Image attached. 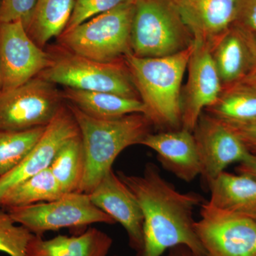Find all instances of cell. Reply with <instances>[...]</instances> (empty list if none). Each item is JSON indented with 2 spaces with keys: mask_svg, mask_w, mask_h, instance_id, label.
I'll list each match as a JSON object with an SVG mask.
<instances>
[{
  "mask_svg": "<svg viewBox=\"0 0 256 256\" xmlns=\"http://www.w3.org/2000/svg\"><path fill=\"white\" fill-rule=\"evenodd\" d=\"M117 175L142 210L143 246L136 256H162L178 246H185L196 256H205L193 218L195 208L204 202L201 195L178 192L151 162L146 165L142 175L122 172H118Z\"/></svg>",
  "mask_w": 256,
  "mask_h": 256,
  "instance_id": "1",
  "label": "cell"
},
{
  "mask_svg": "<svg viewBox=\"0 0 256 256\" xmlns=\"http://www.w3.org/2000/svg\"><path fill=\"white\" fill-rule=\"evenodd\" d=\"M194 43L174 54L162 57H139L132 53L124 58L146 116L152 126L173 130L182 128L184 74Z\"/></svg>",
  "mask_w": 256,
  "mask_h": 256,
  "instance_id": "2",
  "label": "cell"
},
{
  "mask_svg": "<svg viewBox=\"0 0 256 256\" xmlns=\"http://www.w3.org/2000/svg\"><path fill=\"white\" fill-rule=\"evenodd\" d=\"M66 104L78 126L85 154V170L78 192L89 194L112 170L118 156L128 146L140 144L152 124L143 114L100 119Z\"/></svg>",
  "mask_w": 256,
  "mask_h": 256,
  "instance_id": "3",
  "label": "cell"
},
{
  "mask_svg": "<svg viewBox=\"0 0 256 256\" xmlns=\"http://www.w3.org/2000/svg\"><path fill=\"white\" fill-rule=\"evenodd\" d=\"M133 0L94 16L57 38L60 46L100 62L124 60L132 53Z\"/></svg>",
  "mask_w": 256,
  "mask_h": 256,
  "instance_id": "4",
  "label": "cell"
},
{
  "mask_svg": "<svg viewBox=\"0 0 256 256\" xmlns=\"http://www.w3.org/2000/svg\"><path fill=\"white\" fill-rule=\"evenodd\" d=\"M131 48L139 57L174 54L193 44L174 0H133Z\"/></svg>",
  "mask_w": 256,
  "mask_h": 256,
  "instance_id": "5",
  "label": "cell"
},
{
  "mask_svg": "<svg viewBox=\"0 0 256 256\" xmlns=\"http://www.w3.org/2000/svg\"><path fill=\"white\" fill-rule=\"evenodd\" d=\"M48 52L52 62L38 76L40 78L56 86L140 99L124 60L97 62L72 53L60 45Z\"/></svg>",
  "mask_w": 256,
  "mask_h": 256,
  "instance_id": "6",
  "label": "cell"
},
{
  "mask_svg": "<svg viewBox=\"0 0 256 256\" xmlns=\"http://www.w3.org/2000/svg\"><path fill=\"white\" fill-rule=\"evenodd\" d=\"M8 210L16 224L40 236L50 230L116 223L110 216L94 205L88 194L82 192L64 194L53 201Z\"/></svg>",
  "mask_w": 256,
  "mask_h": 256,
  "instance_id": "7",
  "label": "cell"
},
{
  "mask_svg": "<svg viewBox=\"0 0 256 256\" xmlns=\"http://www.w3.org/2000/svg\"><path fill=\"white\" fill-rule=\"evenodd\" d=\"M64 104L55 84L35 77L0 94V130L46 127Z\"/></svg>",
  "mask_w": 256,
  "mask_h": 256,
  "instance_id": "8",
  "label": "cell"
},
{
  "mask_svg": "<svg viewBox=\"0 0 256 256\" xmlns=\"http://www.w3.org/2000/svg\"><path fill=\"white\" fill-rule=\"evenodd\" d=\"M195 229L205 256H256V220L201 205Z\"/></svg>",
  "mask_w": 256,
  "mask_h": 256,
  "instance_id": "9",
  "label": "cell"
},
{
  "mask_svg": "<svg viewBox=\"0 0 256 256\" xmlns=\"http://www.w3.org/2000/svg\"><path fill=\"white\" fill-rule=\"evenodd\" d=\"M52 56L28 36L22 22H0V72L2 92L38 76L50 65Z\"/></svg>",
  "mask_w": 256,
  "mask_h": 256,
  "instance_id": "10",
  "label": "cell"
},
{
  "mask_svg": "<svg viewBox=\"0 0 256 256\" xmlns=\"http://www.w3.org/2000/svg\"><path fill=\"white\" fill-rule=\"evenodd\" d=\"M192 133L201 162V176L207 186L229 165L242 162L250 154L238 136L210 114H201Z\"/></svg>",
  "mask_w": 256,
  "mask_h": 256,
  "instance_id": "11",
  "label": "cell"
},
{
  "mask_svg": "<svg viewBox=\"0 0 256 256\" xmlns=\"http://www.w3.org/2000/svg\"><path fill=\"white\" fill-rule=\"evenodd\" d=\"M188 68V82L182 100V128L192 132L203 111L218 100L223 86L207 45L194 43Z\"/></svg>",
  "mask_w": 256,
  "mask_h": 256,
  "instance_id": "12",
  "label": "cell"
},
{
  "mask_svg": "<svg viewBox=\"0 0 256 256\" xmlns=\"http://www.w3.org/2000/svg\"><path fill=\"white\" fill-rule=\"evenodd\" d=\"M79 134L74 116L64 104L22 162L0 178V196L23 180L48 169L60 148Z\"/></svg>",
  "mask_w": 256,
  "mask_h": 256,
  "instance_id": "13",
  "label": "cell"
},
{
  "mask_svg": "<svg viewBox=\"0 0 256 256\" xmlns=\"http://www.w3.org/2000/svg\"><path fill=\"white\" fill-rule=\"evenodd\" d=\"M88 195L96 206L122 226L127 232L130 246L137 252H140L143 246L142 210L132 192L114 170Z\"/></svg>",
  "mask_w": 256,
  "mask_h": 256,
  "instance_id": "14",
  "label": "cell"
},
{
  "mask_svg": "<svg viewBox=\"0 0 256 256\" xmlns=\"http://www.w3.org/2000/svg\"><path fill=\"white\" fill-rule=\"evenodd\" d=\"M239 0H174L194 42L210 50L233 26Z\"/></svg>",
  "mask_w": 256,
  "mask_h": 256,
  "instance_id": "15",
  "label": "cell"
},
{
  "mask_svg": "<svg viewBox=\"0 0 256 256\" xmlns=\"http://www.w3.org/2000/svg\"><path fill=\"white\" fill-rule=\"evenodd\" d=\"M140 144L156 151L163 168L190 182L201 175L202 165L193 133L186 130L150 133Z\"/></svg>",
  "mask_w": 256,
  "mask_h": 256,
  "instance_id": "16",
  "label": "cell"
},
{
  "mask_svg": "<svg viewBox=\"0 0 256 256\" xmlns=\"http://www.w3.org/2000/svg\"><path fill=\"white\" fill-rule=\"evenodd\" d=\"M212 54L223 88L242 82L252 64L250 34L233 25L212 48Z\"/></svg>",
  "mask_w": 256,
  "mask_h": 256,
  "instance_id": "17",
  "label": "cell"
},
{
  "mask_svg": "<svg viewBox=\"0 0 256 256\" xmlns=\"http://www.w3.org/2000/svg\"><path fill=\"white\" fill-rule=\"evenodd\" d=\"M112 242L107 234L95 228L76 236L50 239L34 235L25 256H108Z\"/></svg>",
  "mask_w": 256,
  "mask_h": 256,
  "instance_id": "18",
  "label": "cell"
},
{
  "mask_svg": "<svg viewBox=\"0 0 256 256\" xmlns=\"http://www.w3.org/2000/svg\"><path fill=\"white\" fill-rule=\"evenodd\" d=\"M208 186L212 206L256 220V178L224 171Z\"/></svg>",
  "mask_w": 256,
  "mask_h": 256,
  "instance_id": "19",
  "label": "cell"
},
{
  "mask_svg": "<svg viewBox=\"0 0 256 256\" xmlns=\"http://www.w3.org/2000/svg\"><path fill=\"white\" fill-rule=\"evenodd\" d=\"M62 96L64 101L96 118H118L129 114H146V108L140 99L111 92L64 87Z\"/></svg>",
  "mask_w": 256,
  "mask_h": 256,
  "instance_id": "20",
  "label": "cell"
},
{
  "mask_svg": "<svg viewBox=\"0 0 256 256\" xmlns=\"http://www.w3.org/2000/svg\"><path fill=\"white\" fill-rule=\"evenodd\" d=\"M76 0H36L24 28L28 36L42 48L58 38L68 24Z\"/></svg>",
  "mask_w": 256,
  "mask_h": 256,
  "instance_id": "21",
  "label": "cell"
},
{
  "mask_svg": "<svg viewBox=\"0 0 256 256\" xmlns=\"http://www.w3.org/2000/svg\"><path fill=\"white\" fill-rule=\"evenodd\" d=\"M207 114L229 124H248L256 121V87L238 82L224 87Z\"/></svg>",
  "mask_w": 256,
  "mask_h": 256,
  "instance_id": "22",
  "label": "cell"
},
{
  "mask_svg": "<svg viewBox=\"0 0 256 256\" xmlns=\"http://www.w3.org/2000/svg\"><path fill=\"white\" fill-rule=\"evenodd\" d=\"M64 193L52 172L48 169L10 188L0 196V206L9 208L53 201Z\"/></svg>",
  "mask_w": 256,
  "mask_h": 256,
  "instance_id": "23",
  "label": "cell"
},
{
  "mask_svg": "<svg viewBox=\"0 0 256 256\" xmlns=\"http://www.w3.org/2000/svg\"><path fill=\"white\" fill-rule=\"evenodd\" d=\"M48 168L64 194L78 192L85 170V154L80 134L60 148Z\"/></svg>",
  "mask_w": 256,
  "mask_h": 256,
  "instance_id": "24",
  "label": "cell"
},
{
  "mask_svg": "<svg viewBox=\"0 0 256 256\" xmlns=\"http://www.w3.org/2000/svg\"><path fill=\"white\" fill-rule=\"evenodd\" d=\"M46 127L23 131L0 130V178L18 168L28 156Z\"/></svg>",
  "mask_w": 256,
  "mask_h": 256,
  "instance_id": "25",
  "label": "cell"
},
{
  "mask_svg": "<svg viewBox=\"0 0 256 256\" xmlns=\"http://www.w3.org/2000/svg\"><path fill=\"white\" fill-rule=\"evenodd\" d=\"M34 234L16 224L8 212L0 210V252L10 256H25Z\"/></svg>",
  "mask_w": 256,
  "mask_h": 256,
  "instance_id": "26",
  "label": "cell"
},
{
  "mask_svg": "<svg viewBox=\"0 0 256 256\" xmlns=\"http://www.w3.org/2000/svg\"><path fill=\"white\" fill-rule=\"evenodd\" d=\"M132 0H76L65 31L72 30L96 15L102 14Z\"/></svg>",
  "mask_w": 256,
  "mask_h": 256,
  "instance_id": "27",
  "label": "cell"
},
{
  "mask_svg": "<svg viewBox=\"0 0 256 256\" xmlns=\"http://www.w3.org/2000/svg\"><path fill=\"white\" fill-rule=\"evenodd\" d=\"M36 0H2L0 4V22H22L26 24L31 16Z\"/></svg>",
  "mask_w": 256,
  "mask_h": 256,
  "instance_id": "28",
  "label": "cell"
},
{
  "mask_svg": "<svg viewBox=\"0 0 256 256\" xmlns=\"http://www.w3.org/2000/svg\"><path fill=\"white\" fill-rule=\"evenodd\" d=\"M234 26L256 34V0H239Z\"/></svg>",
  "mask_w": 256,
  "mask_h": 256,
  "instance_id": "29",
  "label": "cell"
},
{
  "mask_svg": "<svg viewBox=\"0 0 256 256\" xmlns=\"http://www.w3.org/2000/svg\"><path fill=\"white\" fill-rule=\"evenodd\" d=\"M224 124L238 136L249 153L256 156V121L248 124Z\"/></svg>",
  "mask_w": 256,
  "mask_h": 256,
  "instance_id": "30",
  "label": "cell"
},
{
  "mask_svg": "<svg viewBox=\"0 0 256 256\" xmlns=\"http://www.w3.org/2000/svg\"><path fill=\"white\" fill-rule=\"evenodd\" d=\"M239 174H245L256 178V156L250 154L236 168Z\"/></svg>",
  "mask_w": 256,
  "mask_h": 256,
  "instance_id": "31",
  "label": "cell"
},
{
  "mask_svg": "<svg viewBox=\"0 0 256 256\" xmlns=\"http://www.w3.org/2000/svg\"><path fill=\"white\" fill-rule=\"evenodd\" d=\"M250 35L252 50V68L246 78L240 82H245L256 87V34Z\"/></svg>",
  "mask_w": 256,
  "mask_h": 256,
  "instance_id": "32",
  "label": "cell"
},
{
  "mask_svg": "<svg viewBox=\"0 0 256 256\" xmlns=\"http://www.w3.org/2000/svg\"><path fill=\"white\" fill-rule=\"evenodd\" d=\"M168 256H198L185 246H178L170 249Z\"/></svg>",
  "mask_w": 256,
  "mask_h": 256,
  "instance_id": "33",
  "label": "cell"
},
{
  "mask_svg": "<svg viewBox=\"0 0 256 256\" xmlns=\"http://www.w3.org/2000/svg\"><path fill=\"white\" fill-rule=\"evenodd\" d=\"M2 92V84L1 72H0V94Z\"/></svg>",
  "mask_w": 256,
  "mask_h": 256,
  "instance_id": "34",
  "label": "cell"
},
{
  "mask_svg": "<svg viewBox=\"0 0 256 256\" xmlns=\"http://www.w3.org/2000/svg\"><path fill=\"white\" fill-rule=\"evenodd\" d=\"M2 0H0V4H1Z\"/></svg>",
  "mask_w": 256,
  "mask_h": 256,
  "instance_id": "35",
  "label": "cell"
},
{
  "mask_svg": "<svg viewBox=\"0 0 256 256\" xmlns=\"http://www.w3.org/2000/svg\"></svg>",
  "mask_w": 256,
  "mask_h": 256,
  "instance_id": "36",
  "label": "cell"
}]
</instances>
